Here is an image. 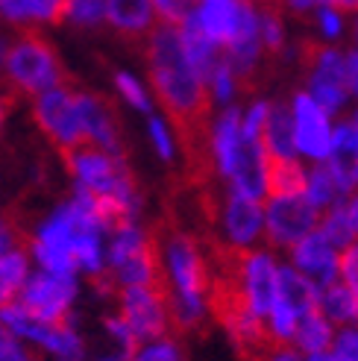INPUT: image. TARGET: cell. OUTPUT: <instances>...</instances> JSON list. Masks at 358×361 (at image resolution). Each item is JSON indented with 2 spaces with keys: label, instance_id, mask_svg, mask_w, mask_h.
<instances>
[{
  "label": "cell",
  "instance_id": "6da1fadb",
  "mask_svg": "<svg viewBox=\"0 0 358 361\" xmlns=\"http://www.w3.org/2000/svg\"><path fill=\"white\" fill-rule=\"evenodd\" d=\"M144 56L150 85L165 115L171 118L179 150L185 159L183 183H214L221 173L214 168L211 150V88L188 62L183 39H179V27L165 21L153 24L144 42Z\"/></svg>",
  "mask_w": 358,
  "mask_h": 361
},
{
  "label": "cell",
  "instance_id": "7a4b0ae2",
  "mask_svg": "<svg viewBox=\"0 0 358 361\" xmlns=\"http://www.w3.org/2000/svg\"><path fill=\"white\" fill-rule=\"evenodd\" d=\"M0 68H4L6 85L15 97H21V94L35 97L47 92V88L74 82L68 77L65 65L59 62L56 47L32 27H24L15 35V42L6 44V56L0 62Z\"/></svg>",
  "mask_w": 358,
  "mask_h": 361
},
{
  "label": "cell",
  "instance_id": "3957f363",
  "mask_svg": "<svg viewBox=\"0 0 358 361\" xmlns=\"http://www.w3.org/2000/svg\"><path fill=\"white\" fill-rule=\"evenodd\" d=\"M300 65H302V74L309 80V94L311 100L329 112H338L347 100V71H344V56L338 50L311 42V39H302L300 44Z\"/></svg>",
  "mask_w": 358,
  "mask_h": 361
},
{
  "label": "cell",
  "instance_id": "277c9868",
  "mask_svg": "<svg viewBox=\"0 0 358 361\" xmlns=\"http://www.w3.org/2000/svg\"><path fill=\"white\" fill-rule=\"evenodd\" d=\"M32 118L59 153H68V150L80 147V144H88V135L82 130V121H80L77 103H74V82L47 88V92L35 94Z\"/></svg>",
  "mask_w": 358,
  "mask_h": 361
},
{
  "label": "cell",
  "instance_id": "5b68a950",
  "mask_svg": "<svg viewBox=\"0 0 358 361\" xmlns=\"http://www.w3.org/2000/svg\"><path fill=\"white\" fill-rule=\"evenodd\" d=\"M77 297V282L68 274H50L42 270L30 279H24L21 291H18V305L32 317L47 323H68L70 302Z\"/></svg>",
  "mask_w": 358,
  "mask_h": 361
},
{
  "label": "cell",
  "instance_id": "8992f818",
  "mask_svg": "<svg viewBox=\"0 0 358 361\" xmlns=\"http://www.w3.org/2000/svg\"><path fill=\"white\" fill-rule=\"evenodd\" d=\"M0 326H4L9 335H21L30 338L35 344L47 347L50 353H56L59 358H82V344L74 335V329L68 323H47L32 317L30 312H24L18 302L0 305Z\"/></svg>",
  "mask_w": 358,
  "mask_h": 361
},
{
  "label": "cell",
  "instance_id": "52a82bcc",
  "mask_svg": "<svg viewBox=\"0 0 358 361\" xmlns=\"http://www.w3.org/2000/svg\"><path fill=\"white\" fill-rule=\"evenodd\" d=\"M320 224V209L309 200V194L276 197L264 209V235L276 247H291L302 235L314 232Z\"/></svg>",
  "mask_w": 358,
  "mask_h": 361
},
{
  "label": "cell",
  "instance_id": "ba28073f",
  "mask_svg": "<svg viewBox=\"0 0 358 361\" xmlns=\"http://www.w3.org/2000/svg\"><path fill=\"white\" fill-rule=\"evenodd\" d=\"M121 317L130 323V329L135 332L138 341L171 338L168 300L147 285L121 288Z\"/></svg>",
  "mask_w": 358,
  "mask_h": 361
},
{
  "label": "cell",
  "instance_id": "9c48e42d",
  "mask_svg": "<svg viewBox=\"0 0 358 361\" xmlns=\"http://www.w3.org/2000/svg\"><path fill=\"white\" fill-rule=\"evenodd\" d=\"M74 103L82 121V130L88 135V141L103 147L112 156H123V135H121V121L115 106L109 103V97H100L92 92H82V88L74 85Z\"/></svg>",
  "mask_w": 358,
  "mask_h": 361
},
{
  "label": "cell",
  "instance_id": "30bf717a",
  "mask_svg": "<svg viewBox=\"0 0 358 361\" xmlns=\"http://www.w3.org/2000/svg\"><path fill=\"white\" fill-rule=\"evenodd\" d=\"M294 147L300 153H306L311 159H326L329 156V144H332V133H329V118L320 106L311 100L309 92H300L294 97Z\"/></svg>",
  "mask_w": 358,
  "mask_h": 361
},
{
  "label": "cell",
  "instance_id": "8fae6325",
  "mask_svg": "<svg viewBox=\"0 0 358 361\" xmlns=\"http://www.w3.org/2000/svg\"><path fill=\"white\" fill-rule=\"evenodd\" d=\"M291 259L297 274H302L314 288H323L338 279V250L317 229L291 244Z\"/></svg>",
  "mask_w": 358,
  "mask_h": 361
},
{
  "label": "cell",
  "instance_id": "7c38bea8",
  "mask_svg": "<svg viewBox=\"0 0 358 361\" xmlns=\"http://www.w3.org/2000/svg\"><path fill=\"white\" fill-rule=\"evenodd\" d=\"M223 229L229 235V244H238V247H249L261 232H264V209L261 200H253L241 191L232 188L223 197Z\"/></svg>",
  "mask_w": 358,
  "mask_h": 361
},
{
  "label": "cell",
  "instance_id": "4fadbf2b",
  "mask_svg": "<svg viewBox=\"0 0 358 361\" xmlns=\"http://www.w3.org/2000/svg\"><path fill=\"white\" fill-rule=\"evenodd\" d=\"M244 288L253 314L267 320L276 300V262L259 250H247V262H244Z\"/></svg>",
  "mask_w": 358,
  "mask_h": 361
},
{
  "label": "cell",
  "instance_id": "5bb4252c",
  "mask_svg": "<svg viewBox=\"0 0 358 361\" xmlns=\"http://www.w3.org/2000/svg\"><path fill=\"white\" fill-rule=\"evenodd\" d=\"M261 171H264V197H294L306 194L309 176L297 161V156H282L261 144Z\"/></svg>",
  "mask_w": 358,
  "mask_h": 361
},
{
  "label": "cell",
  "instance_id": "9a60e30c",
  "mask_svg": "<svg viewBox=\"0 0 358 361\" xmlns=\"http://www.w3.org/2000/svg\"><path fill=\"white\" fill-rule=\"evenodd\" d=\"M106 21L127 44L144 47L153 30V4L150 0H106Z\"/></svg>",
  "mask_w": 358,
  "mask_h": 361
},
{
  "label": "cell",
  "instance_id": "2e32d148",
  "mask_svg": "<svg viewBox=\"0 0 358 361\" xmlns=\"http://www.w3.org/2000/svg\"><path fill=\"white\" fill-rule=\"evenodd\" d=\"M326 165L332 168L344 194L358 185V130L352 121H344L338 126V133L332 135Z\"/></svg>",
  "mask_w": 358,
  "mask_h": 361
},
{
  "label": "cell",
  "instance_id": "e0dca14e",
  "mask_svg": "<svg viewBox=\"0 0 358 361\" xmlns=\"http://www.w3.org/2000/svg\"><path fill=\"white\" fill-rule=\"evenodd\" d=\"M244 6H247V0H200L197 21H200V27L206 30L209 39H214L218 44L226 47L241 24Z\"/></svg>",
  "mask_w": 358,
  "mask_h": 361
},
{
  "label": "cell",
  "instance_id": "ac0fdd59",
  "mask_svg": "<svg viewBox=\"0 0 358 361\" xmlns=\"http://www.w3.org/2000/svg\"><path fill=\"white\" fill-rule=\"evenodd\" d=\"M68 0H0V12L15 24H62Z\"/></svg>",
  "mask_w": 358,
  "mask_h": 361
},
{
  "label": "cell",
  "instance_id": "d6986e66",
  "mask_svg": "<svg viewBox=\"0 0 358 361\" xmlns=\"http://www.w3.org/2000/svg\"><path fill=\"white\" fill-rule=\"evenodd\" d=\"M294 341L306 353H320V350L332 347V326H329L326 314L320 312V305H314L311 312L297 317V323H294Z\"/></svg>",
  "mask_w": 358,
  "mask_h": 361
},
{
  "label": "cell",
  "instance_id": "ffe728a7",
  "mask_svg": "<svg viewBox=\"0 0 358 361\" xmlns=\"http://www.w3.org/2000/svg\"><path fill=\"white\" fill-rule=\"evenodd\" d=\"M317 232H320V235H323L335 250H338V247L344 250L347 244H352L355 235H352V226H350V214H347V200H344V197L320 212Z\"/></svg>",
  "mask_w": 358,
  "mask_h": 361
},
{
  "label": "cell",
  "instance_id": "44dd1931",
  "mask_svg": "<svg viewBox=\"0 0 358 361\" xmlns=\"http://www.w3.org/2000/svg\"><path fill=\"white\" fill-rule=\"evenodd\" d=\"M27 279V252L12 250L0 256V305H9Z\"/></svg>",
  "mask_w": 358,
  "mask_h": 361
},
{
  "label": "cell",
  "instance_id": "7402d4cb",
  "mask_svg": "<svg viewBox=\"0 0 358 361\" xmlns=\"http://www.w3.org/2000/svg\"><path fill=\"white\" fill-rule=\"evenodd\" d=\"M306 194H309V200L323 212L326 206H332L335 200H341V185H338V179H335V173H332V168L326 165V159H320L317 165H314V171H311V176H309V185H306Z\"/></svg>",
  "mask_w": 358,
  "mask_h": 361
},
{
  "label": "cell",
  "instance_id": "603a6c76",
  "mask_svg": "<svg viewBox=\"0 0 358 361\" xmlns=\"http://www.w3.org/2000/svg\"><path fill=\"white\" fill-rule=\"evenodd\" d=\"M317 305H320V312L326 314L329 323H347V320L355 317L350 291H347L344 285H338V279L329 282V285H323L317 291Z\"/></svg>",
  "mask_w": 358,
  "mask_h": 361
},
{
  "label": "cell",
  "instance_id": "cb8c5ba5",
  "mask_svg": "<svg viewBox=\"0 0 358 361\" xmlns=\"http://www.w3.org/2000/svg\"><path fill=\"white\" fill-rule=\"evenodd\" d=\"M65 21H74L80 27H97L106 21V0H68Z\"/></svg>",
  "mask_w": 358,
  "mask_h": 361
},
{
  "label": "cell",
  "instance_id": "d4e9b609",
  "mask_svg": "<svg viewBox=\"0 0 358 361\" xmlns=\"http://www.w3.org/2000/svg\"><path fill=\"white\" fill-rule=\"evenodd\" d=\"M150 4H153V12L159 15V21L173 27H183V21H188L200 9V0H150Z\"/></svg>",
  "mask_w": 358,
  "mask_h": 361
},
{
  "label": "cell",
  "instance_id": "484cf974",
  "mask_svg": "<svg viewBox=\"0 0 358 361\" xmlns=\"http://www.w3.org/2000/svg\"><path fill=\"white\" fill-rule=\"evenodd\" d=\"M338 274H341L344 288L350 291L352 312L358 317V244H347L341 250V259H338Z\"/></svg>",
  "mask_w": 358,
  "mask_h": 361
},
{
  "label": "cell",
  "instance_id": "4316f807",
  "mask_svg": "<svg viewBox=\"0 0 358 361\" xmlns=\"http://www.w3.org/2000/svg\"><path fill=\"white\" fill-rule=\"evenodd\" d=\"M27 232L21 226V218L15 212H0V256L12 250H24Z\"/></svg>",
  "mask_w": 358,
  "mask_h": 361
},
{
  "label": "cell",
  "instance_id": "83f0119b",
  "mask_svg": "<svg viewBox=\"0 0 358 361\" xmlns=\"http://www.w3.org/2000/svg\"><path fill=\"white\" fill-rule=\"evenodd\" d=\"M132 361H183V358H179V350L171 338H159V341H150L144 350H138Z\"/></svg>",
  "mask_w": 358,
  "mask_h": 361
},
{
  "label": "cell",
  "instance_id": "f1b7e54d",
  "mask_svg": "<svg viewBox=\"0 0 358 361\" xmlns=\"http://www.w3.org/2000/svg\"><path fill=\"white\" fill-rule=\"evenodd\" d=\"M115 82H118V92L127 97L135 109H141V112H150V103H147V94H144V88L138 85V80L135 77H130V74H115Z\"/></svg>",
  "mask_w": 358,
  "mask_h": 361
},
{
  "label": "cell",
  "instance_id": "f546056e",
  "mask_svg": "<svg viewBox=\"0 0 358 361\" xmlns=\"http://www.w3.org/2000/svg\"><path fill=\"white\" fill-rule=\"evenodd\" d=\"M332 361H358V332L341 329L332 338Z\"/></svg>",
  "mask_w": 358,
  "mask_h": 361
},
{
  "label": "cell",
  "instance_id": "4dcf8cb0",
  "mask_svg": "<svg viewBox=\"0 0 358 361\" xmlns=\"http://www.w3.org/2000/svg\"><path fill=\"white\" fill-rule=\"evenodd\" d=\"M150 138H153V144H156L159 156L171 161V159H173V144H171V135H168V130H165V123L159 121V118H150Z\"/></svg>",
  "mask_w": 358,
  "mask_h": 361
},
{
  "label": "cell",
  "instance_id": "1f68e13d",
  "mask_svg": "<svg viewBox=\"0 0 358 361\" xmlns=\"http://www.w3.org/2000/svg\"><path fill=\"white\" fill-rule=\"evenodd\" d=\"M317 21H320V27H323L326 35H338V32H341V15H338V9H332L329 4H323V6L317 9Z\"/></svg>",
  "mask_w": 358,
  "mask_h": 361
},
{
  "label": "cell",
  "instance_id": "d6a6232c",
  "mask_svg": "<svg viewBox=\"0 0 358 361\" xmlns=\"http://www.w3.org/2000/svg\"><path fill=\"white\" fill-rule=\"evenodd\" d=\"M344 71H347V85H350V92L358 94V50L350 53V56L344 59Z\"/></svg>",
  "mask_w": 358,
  "mask_h": 361
},
{
  "label": "cell",
  "instance_id": "836d02e7",
  "mask_svg": "<svg viewBox=\"0 0 358 361\" xmlns=\"http://www.w3.org/2000/svg\"><path fill=\"white\" fill-rule=\"evenodd\" d=\"M15 94L12 92H6V94H0V130H4V123H6V118H9V112H12V106H15Z\"/></svg>",
  "mask_w": 358,
  "mask_h": 361
},
{
  "label": "cell",
  "instance_id": "e575fe53",
  "mask_svg": "<svg viewBox=\"0 0 358 361\" xmlns=\"http://www.w3.org/2000/svg\"><path fill=\"white\" fill-rule=\"evenodd\" d=\"M347 214H350V226H352V235H358V194L347 203Z\"/></svg>",
  "mask_w": 358,
  "mask_h": 361
},
{
  "label": "cell",
  "instance_id": "d590c367",
  "mask_svg": "<svg viewBox=\"0 0 358 361\" xmlns=\"http://www.w3.org/2000/svg\"><path fill=\"white\" fill-rule=\"evenodd\" d=\"M329 6L338 12H358V0H332Z\"/></svg>",
  "mask_w": 358,
  "mask_h": 361
},
{
  "label": "cell",
  "instance_id": "8d00e7d4",
  "mask_svg": "<svg viewBox=\"0 0 358 361\" xmlns=\"http://www.w3.org/2000/svg\"><path fill=\"white\" fill-rule=\"evenodd\" d=\"M317 4H332V0H291V6L294 9H311Z\"/></svg>",
  "mask_w": 358,
  "mask_h": 361
},
{
  "label": "cell",
  "instance_id": "74e56055",
  "mask_svg": "<svg viewBox=\"0 0 358 361\" xmlns=\"http://www.w3.org/2000/svg\"><path fill=\"white\" fill-rule=\"evenodd\" d=\"M309 361H332V353L320 350V353H309Z\"/></svg>",
  "mask_w": 358,
  "mask_h": 361
},
{
  "label": "cell",
  "instance_id": "f35d334b",
  "mask_svg": "<svg viewBox=\"0 0 358 361\" xmlns=\"http://www.w3.org/2000/svg\"><path fill=\"white\" fill-rule=\"evenodd\" d=\"M352 42H355V47H358V18H355V27H352Z\"/></svg>",
  "mask_w": 358,
  "mask_h": 361
},
{
  "label": "cell",
  "instance_id": "ab89813d",
  "mask_svg": "<svg viewBox=\"0 0 358 361\" xmlns=\"http://www.w3.org/2000/svg\"><path fill=\"white\" fill-rule=\"evenodd\" d=\"M352 123H355V130H358V115H355V118H352Z\"/></svg>",
  "mask_w": 358,
  "mask_h": 361
}]
</instances>
